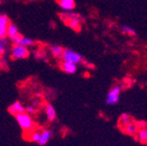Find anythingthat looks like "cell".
Instances as JSON below:
<instances>
[{
    "label": "cell",
    "instance_id": "cell-1",
    "mask_svg": "<svg viewBox=\"0 0 147 146\" xmlns=\"http://www.w3.org/2000/svg\"><path fill=\"white\" fill-rule=\"evenodd\" d=\"M60 18L64 21L65 25L69 26L71 30L76 31V32H79L81 30V21L78 14L69 11L62 12V14H60Z\"/></svg>",
    "mask_w": 147,
    "mask_h": 146
},
{
    "label": "cell",
    "instance_id": "cell-2",
    "mask_svg": "<svg viewBox=\"0 0 147 146\" xmlns=\"http://www.w3.org/2000/svg\"><path fill=\"white\" fill-rule=\"evenodd\" d=\"M16 120L18 122V126L23 129L25 132H30L34 129L35 127V122L32 119V116H29L28 114L24 112V114H20L16 116Z\"/></svg>",
    "mask_w": 147,
    "mask_h": 146
},
{
    "label": "cell",
    "instance_id": "cell-3",
    "mask_svg": "<svg viewBox=\"0 0 147 146\" xmlns=\"http://www.w3.org/2000/svg\"><path fill=\"white\" fill-rule=\"evenodd\" d=\"M61 58L63 62H71V64H84V62H85L84 57H83L82 54L76 52V51L71 50V49H67V48H64L63 49Z\"/></svg>",
    "mask_w": 147,
    "mask_h": 146
},
{
    "label": "cell",
    "instance_id": "cell-4",
    "mask_svg": "<svg viewBox=\"0 0 147 146\" xmlns=\"http://www.w3.org/2000/svg\"><path fill=\"white\" fill-rule=\"evenodd\" d=\"M121 91H122V87L119 85H115L111 89L108 91L106 95L105 103L108 105H113L119 101V96H121Z\"/></svg>",
    "mask_w": 147,
    "mask_h": 146
},
{
    "label": "cell",
    "instance_id": "cell-5",
    "mask_svg": "<svg viewBox=\"0 0 147 146\" xmlns=\"http://www.w3.org/2000/svg\"><path fill=\"white\" fill-rule=\"evenodd\" d=\"M30 55L28 47L21 45H13L11 48V57L13 59H25Z\"/></svg>",
    "mask_w": 147,
    "mask_h": 146
},
{
    "label": "cell",
    "instance_id": "cell-6",
    "mask_svg": "<svg viewBox=\"0 0 147 146\" xmlns=\"http://www.w3.org/2000/svg\"><path fill=\"white\" fill-rule=\"evenodd\" d=\"M13 45H21V46H25V47H30V46L34 45L35 41L33 39L29 38V37H25L22 36V35H18V36L14 37V38L10 39Z\"/></svg>",
    "mask_w": 147,
    "mask_h": 146
},
{
    "label": "cell",
    "instance_id": "cell-7",
    "mask_svg": "<svg viewBox=\"0 0 147 146\" xmlns=\"http://www.w3.org/2000/svg\"><path fill=\"white\" fill-rule=\"evenodd\" d=\"M10 24L6 14H0V39H5L7 37V29Z\"/></svg>",
    "mask_w": 147,
    "mask_h": 146
},
{
    "label": "cell",
    "instance_id": "cell-8",
    "mask_svg": "<svg viewBox=\"0 0 147 146\" xmlns=\"http://www.w3.org/2000/svg\"><path fill=\"white\" fill-rule=\"evenodd\" d=\"M53 135H54V131L53 130H50V129H44V130H42L41 134H40V140L38 142V145L45 146L51 140Z\"/></svg>",
    "mask_w": 147,
    "mask_h": 146
},
{
    "label": "cell",
    "instance_id": "cell-9",
    "mask_svg": "<svg viewBox=\"0 0 147 146\" xmlns=\"http://www.w3.org/2000/svg\"><path fill=\"white\" fill-rule=\"evenodd\" d=\"M8 112L12 116H16V114H24L26 112V106L21 102V101H14L10 106L8 107Z\"/></svg>",
    "mask_w": 147,
    "mask_h": 146
},
{
    "label": "cell",
    "instance_id": "cell-10",
    "mask_svg": "<svg viewBox=\"0 0 147 146\" xmlns=\"http://www.w3.org/2000/svg\"><path fill=\"white\" fill-rule=\"evenodd\" d=\"M44 112H45V116L48 120V122H53L56 119V110L53 107V105L50 103H47V104L44 106Z\"/></svg>",
    "mask_w": 147,
    "mask_h": 146
},
{
    "label": "cell",
    "instance_id": "cell-11",
    "mask_svg": "<svg viewBox=\"0 0 147 146\" xmlns=\"http://www.w3.org/2000/svg\"><path fill=\"white\" fill-rule=\"evenodd\" d=\"M60 69L64 72V73L69 74V75H73L77 72L78 70V66L77 64H71V62H62L60 64Z\"/></svg>",
    "mask_w": 147,
    "mask_h": 146
},
{
    "label": "cell",
    "instance_id": "cell-12",
    "mask_svg": "<svg viewBox=\"0 0 147 146\" xmlns=\"http://www.w3.org/2000/svg\"><path fill=\"white\" fill-rule=\"evenodd\" d=\"M57 3L65 11H71L76 7L75 0H57Z\"/></svg>",
    "mask_w": 147,
    "mask_h": 146
},
{
    "label": "cell",
    "instance_id": "cell-13",
    "mask_svg": "<svg viewBox=\"0 0 147 146\" xmlns=\"http://www.w3.org/2000/svg\"><path fill=\"white\" fill-rule=\"evenodd\" d=\"M137 130H138L137 126H136V124L133 123V122L123 126V131L128 135H135L136 133H137Z\"/></svg>",
    "mask_w": 147,
    "mask_h": 146
},
{
    "label": "cell",
    "instance_id": "cell-14",
    "mask_svg": "<svg viewBox=\"0 0 147 146\" xmlns=\"http://www.w3.org/2000/svg\"><path fill=\"white\" fill-rule=\"evenodd\" d=\"M20 35V32H18V28L16 27V25L14 24H9L8 29H7V37L10 39L14 38V37L18 36Z\"/></svg>",
    "mask_w": 147,
    "mask_h": 146
},
{
    "label": "cell",
    "instance_id": "cell-15",
    "mask_svg": "<svg viewBox=\"0 0 147 146\" xmlns=\"http://www.w3.org/2000/svg\"><path fill=\"white\" fill-rule=\"evenodd\" d=\"M137 138L142 143H147V127L139 129L137 131Z\"/></svg>",
    "mask_w": 147,
    "mask_h": 146
},
{
    "label": "cell",
    "instance_id": "cell-16",
    "mask_svg": "<svg viewBox=\"0 0 147 146\" xmlns=\"http://www.w3.org/2000/svg\"><path fill=\"white\" fill-rule=\"evenodd\" d=\"M50 51H51V53H52L53 57H55V58H58V57H61L63 48L60 47L59 45H52L50 47Z\"/></svg>",
    "mask_w": 147,
    "mask_h": 146
},
{
    "label": "cell",
    "instance_id": "cell-17",
    "mask_svg": "<svg viewBox=\"0 0 147 146\" xmlns=\"http://www.w3.org/2000/svg\"><path fill=\"white\" fill-rule=\"evenodd\" d=\"M40 134H41L40 131H32L30 136H29V140H30L31 142H34V143L38 144V142H39V140H40Z\"/></svg>",
    "mask_w": 147,
    "mask_h": 146
},
{
    "label": "cell",
    "instance_id": "cell-18",
    "mask_svg": "<svg viewBox=\"0 0 147 146\" xmlns=\"http://www.w3.org/2000/svg\"><path fill=\"white\" fill-rule=\"evenodd\" d=\"M132 122V116L128 114H123L119 118V125L121 126H125L127 124L131 123Z\"/></svg>",
    "mask_w": 147,
    "mask_h": 146
},
{
    "label": "cell",
    "instance_id": "cell-19",
    "mask_svg": "<svg viewBox=\"0 0 147 146\" xmlns=\"http://www.w3.org/2000/svg\"><path fill=\"white\" fill-rule=\"evenodd\" d=\"M122 32L124 34H127V35H130V36H135L136 35V31L134 30L133 28L129 27V26L125 25L122 27Z\"/></svg>",
    "mask_w": 147,
    "mask_h": 146
},
{
    "label": "cell",
    "instance_id": "cell-20",
    "mask_svg": "<svg viewBox=\"0 0 147 146\" xmlns=\"http://www.w3.org/2000/svg\"><path fill=\"white\" fill-rule=\"evenodd\" d=\"M6 46L7 43L5 41V39H0V56L3 55L6 51Z\"/></svg>",
    "mask_w": 147,
    "mask_h": 146
},
{
    "label": "cell",
    "instance_id": "cell-21",
    "mask_svg": "<svg viewBox=\"0 0 147 146\" xmlns=\"http://www.w3.org/2000/svg\"><path fill=\"white\" fill-rule=\"evenodd\" d=\"M37 112V108L35 106H33L32 104L31 105H28L27 107H26V114H28L29 116L31 114H35Z\"/></svg>",
    "mask_w": 147,
    "mask_h": 146
},
{
    "label": "cell",
    "instance_id": "cell-22",
    "mask_svg": "<svg viewBox=\"0 0 147 146\" xmlns=\"http://www.w3.org/2000/svg\"><path fill=\"white\" fill-rule=\"evenodd\" d=\"M41 104H42L41 100H38V99H35V100H33V102H32V105H33V106H35L36 108L39 107Z\"/></svg>",
    "mask_w": 147,
    "mask_h": 146
}]
</instances>
